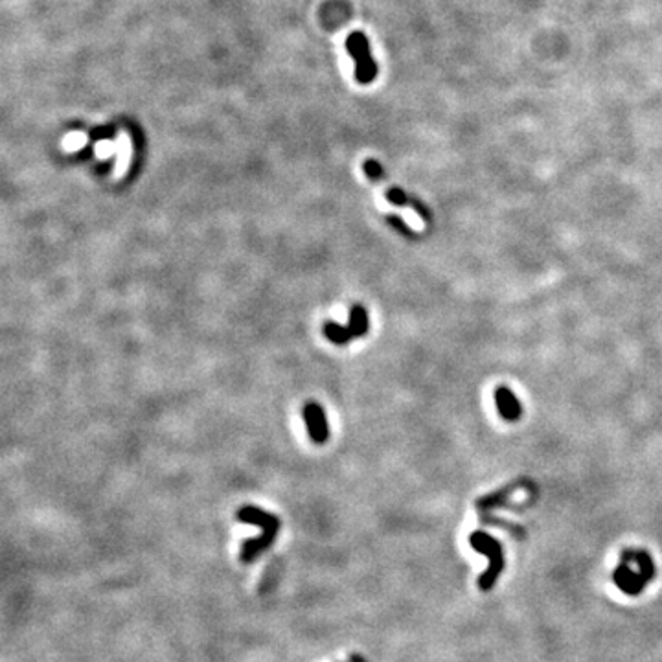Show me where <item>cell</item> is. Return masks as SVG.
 <instances>
[{"mask_svg":"<svg viewBox=\"0 0 662 662\" xmlns=\"http://www.w3.org/2000/svg\"><path fill=\"white\" fill-rule=\"evenodd\" d=\"M238 521L248 524H260L263 528V534L256 539H247L241 548L239 558L243 563H253L256 559L257 554H262L263 550H267L271 543L274 541L280 528V521L274 515L267 514V511L254 508V506H245L238 511Z\"/></svg>","mask_w":662,"mask_h":662,"instance_id":"cell-1","label":"cell"},{"mask_svg":"<svg viewBox=\"0 0 662 662\" xmlns=\"http://www.w3.org/2000/svg\"><path fill=\"white\" fill-rule=\"evenodd\" d=\"M469 543L471 547L475 548L476 552L484 554L490 558V567L488 571L484 572L478 580V587H480V591H490L491 587L495 585L497 578L504 568V554H502V547L497 541L495 537H491V535L484 534V532H475V534L469 535Z\"/></svg>","mask_w":662,"mask_h":662,"instance_id":"cell-2","label":"cell"},{"mask_svg":"<svg viewBox=\"0 0 662 662\" xmlns=\"http://www.w3.org/2000/svg\"><path fill=\"white\" fill-rule=\"evenodd\" d=\"M346 50L355 61V79L361 85L372 83L377 76V65L372 58L370 41L362 32H353L346 39Z\"/></svg>","mask_w":662,"mask_h":662,"instance_id":"cell-3","label":"cell"},{"mask_svg":"<svg viewBox=\"0 0 662 662\" xmlns=\"http://www.w3.org/2000/svg\"><path fill=\"white\" fill-rule=\"evenodd\" d=\"M653 578V563L651 559L644 563L642 567L637 571L629 567L628 561H622V567L615 571V583L625 592V594H639L642 587Z\"/></svg>","mask_w":662,"mask_h":662,"instance_id":"cell-4","label":"cell"},{"mask_svg":"<svg viewBox=\"0 0 662 662\" xmlns=\"http://www.w3.org/2000/svg\"><path fill=\"white\" fill-rule=\"evenodd\" d=\"M304 418L307 424V431H310L311 438L314 443H324L328 440V421H326L324 410L320 409L317 403H307L304 407Z\"/></svg>","mask_w":662,"mask_h":662,"instance_id":"cell-5","label":"cell"},{"mask_svg":"<svg viewBox=\"0 0 662 662\" xmlns=\"http://www.w3.org/2000/svg\"><path fill=\"white\" fill-rule=\"evenodd\" d=\"M495 403L497 409H499V414L504 419H508V421H514V419L521 418V412H523V410H521V403L510 388H506V386L497 388Z\"/></svg>","mask_w":662,"mask_h":662,"instance_id":"cell-6","label":"cell"},{"mask_svg":"<svg viewBox=\"0 0 662 662\" xmlns=\"http://www.w3.org/2000/svg\"><path fill=\"white\" fill-rule=\"evenodd\" d=\"M348 337H361L368 331V317L362 310V305H353L352 313H350V326L346 328Z\"/></svg>","mask_w":662,"mask_h":662,"instance_id":"cell-7","label":"cell"},{"mask_svg":"<svg viewBox=\"0 0 662 662\" xmlns=\"http://www.w3.org/2000/svg\"><path fill=\"white\" fill-rule=\"evenodd\" d=\"M129 157H131V146H129V140L124 136L118 148V160H116V166H115V179H120V177L125 173L127 164H129Z\"/></svg>","mask_w":662,"mask_h":662,"instance_id":"cell-8","label":"cell"},{"mask_svg":"<svg viewBox=\"0 0 662 662\" xmlns=\"http://www.w3.org/2000/svg\"><path fill=\"white\" fill-rule=\"evenodd\" d=\"M364 172H367L368 177H372V179H379L383 175V167L379 166V163L376 160H364Z\"/></svg>","mask_w":662,"mask_h":662,"instance_id":"cell-9","label":"cell"},{"mask_svg":"<svg viewBox=\"0 0 662 662\" xmlns=\"http://www.w3.org/2000/svg\"><path fill=\"white\" fill-rule=\"evenodd\" d=\"M83 144H85V136H83L82 133H74V134H70V136H67V140H65V148L77 149V148H82Z\"/></svg>","mask_w":662,"mask_h":662,"instance_id":"cell-10","label":"cell"},{"mask_svg":"<svg viewBox=\"0 0 662 662\" xmlns=\"http://www.w3.org/2000/svg\"><path fill=\"white\" fill-rule=\"evenodd\" d=\"M386 199L390 200V203H395V205H401V203H405L407 197L400 188H392V190L386 191Z\"/></svg>","mask_w":662,"mask_h":662,"instance_id":"cell-11","label":"cell"},{"mask_svg":"<svg viewBox=\"0 0 662 662\" xmlns=\"http://www.w3.org/2000/svg\"><path fill=\"white\" fill-rule=\"evenodd\" d=\"M113 144L110 142H98V146H96V155H98V157L100 158H105V157H109L110 153H113Z\"/></svg>","mask_w":662,"mask_h":662,"instance_id":"cell-12","label":"cell"}]
</instances>
